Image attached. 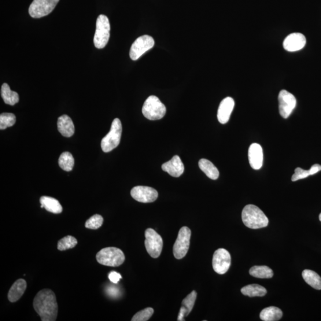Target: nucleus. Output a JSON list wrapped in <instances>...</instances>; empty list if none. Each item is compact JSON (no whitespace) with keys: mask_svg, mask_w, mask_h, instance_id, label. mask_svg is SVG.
Wrapping results in <instances>:
<instances>
[{"mask_svg":"<svg viewBox=\"0 0 321 321\" xmlns=\"http://www.w3.org/2000/svg\"><path fill=\"white\" fill-rule=\"evenodd\" d=\"M34 308L42 321L56 320L58 304L55 293L50 289L40 290L34 298Z\"/></svg>","mask_w":321,"mask_h":321,"instance_id":"f257e3e1","label":"nucleus"},{"mask_svg":"<svg viewBox=\"0 0 321 321\" xmlns=\"http://www.w3.org/2000/svg\"><path fill=\"white\" fill-rule=\"evenodd\" d=\"M242 219L245 226L252 229L266 227L269 223L268 218L263 211L254 205H248L243 208Z\"/></svg>","mask_w":321,"mask_h":321,"instance_id":"f03ea898","label":"nucleus"},{"mask_svg":"<svg viewBox=\"0 0 321 321\" xmlns=\"http://www.w3.org/2000/svg\"><path fill=\"white\" fill-rule=\"evenodd\" d=\"M99 264L105 266L119 267L125 261L124 254L121 249L115 247H109L101 249L96 255Z\"/></svg>","mask_w":321,"mask_h":321,"instance_id":"7ed1b4c3","label":"nucleus"},{"mask_svg":"<svg viewBox=\"0 0 321 321\" xmlns=\"http://www.w3.org/2000/svg\"><path fill=\"white\" fill-rule=\"evenodd\" d=\"M142 113L148 120H160L165 115L166 107L156 96L151 95L144 102Z\"/></svg>","mask_w":321,"mask_h":321,"instance_id":"20e7f679","label":"nucleus"},{"mask_svg":"<svg viewBox=\"0 0 321 321\" xmlns=\"http://www.w3.org/2000/svg\"><path fill=\"white\" fill-rule=\"evenodd\" d=\"M121 134H122V125L120 119H114L113 121L110 131L101 141V148L104 153H109L119 146Z\"/></svg>","mask_w":321,"mask_h":321,"instance_id":"39448f33","label":"nucleus"},{"mask_svg":"<svg viewBox=\"0 0 321 321\" xmlns=\"http://www.w3.org/2000/svg\"><path fill=\"white\" fill-rule=\"evenodd\" d=\"M110 36V24L109 18L104 14L99 15L96 24L94 38V46L98 49L104 48L108 43Z\"/></svg>","mask_w":321,"mask_h":321,"instance_id":"423d86ee","label":"nucleus"},{"mask_svg":"<svg viewBox=\"0 0 321 321\" xmlns=\"http://www.w3.org/2000/svg\"><path fill=\"white\" fill-rule=\"evenodd\" d=\"M190 237L191 231L189 228L183 227L180 228L173 246V254L176 259H182L186 255L189 249Z\"/></svg>","mask_w":321,"mask_h":321,"instance_id":"0eeeda50","label":"nucleus"},{"mask_svg":"<svg viewBox=\"0 0 321 321\" xmlns=\"http://www.w3.org/2000/svg\"><path fill=\"white\" fill-rule=\"evenodd\" d=\"M145 236V245L147 253L153 258L159 257L163 247L161 236L152 228H147Z\"/></svg>","mask_w":321,"mask_h":321,"instance_id":"6e6552de","label":"nucleus"},{"mask_svg":"<svg viewBox=\"0 0 321 321\" xmlns=\"http://www.w3.org/2000/svg\"><path fill=\"white\" fill-rule=\"evenodd\" d=\"M60 0H34L29 8V13L33 18H41L53 12Z\"/></svg>","mask_w":321,"mask_h":321,"instance_id":"1a4fd4ad","label":"nucleus"},{"mask_svg":"<svg viewBox=\"0 0 321 321\" xmlns=\"http://www.w3.org/2000/svg\"><path fill=\"white\" fill-rule=\"evenodd\" d=\"M155 41L152 36L143 35L139 37L133 43L130 50V57L132 60H137L154 46Z\"/></svg>","mask_w":321,"mask_h":321,"instance_id":"9d476101","label":"nucleus"},{"mask_svg":"<svg viewBox=\"0 0 321 321\" xmlns=\"http://www.w3.org/2000/svg\"><path fill=\"white\" fill-rule=\"evenodd\" d=\"M231 265V255L226 249L220 248L213 253L212 267L217 274H226Z\"/></svg>","mask_w":321,"mask_h":321,"instance_id":"9b49d317","label":"nucleus"},{"mask_svg":"<svg viewBox=\"0 0 321 321\" xmlns=\"http://www.w3.org/2000/svg\"><path fill=\"white\" fill-rule=\"evenodd\" d=\"M279 112L284 119H287L296 105L294 96L286 90L280 91L279 95Z\"/></svg>","mask_w":321,"mask_h":321,"instance_id":"f8f14e48","label":"nucleus"},{"mask_svg":"<svg viewBox=\"0 0 321 321\" xmlns=\"http://www.w3.org/2000/svg\"><path fill=\"white\" fill-rule=\"evenodd\" d=\"M131 196L135 200L142 203H151L156 201L158 197V191L154 188L138 186L133 188Z\"/></svg>","mask_w":321,"mask_h":321,"instance_id":"ddd939ff","label":"nucleus"},{"mask_svg":"<svg viewBox=\"0 0 321 321\" xmlns=\"http://www.w3.org/2000/svg\"><path fill=\"white\" fill-rule=\"evenodd\" d=\"M306 43V39L303 34L293 33L286 37L283 42V47L287 51L294 52L303 49Z\"/></svg>","mask_w":321,"mask_h":321,"instance_id":"4468645a","label":"nucleus"},{"mask_svg":"<svg viewBox=\"0 0 321 321\" xmlns=\"http://www.w3.org/2000/svg\"><path fill=\"white\" fill-rule=\"evenodd\" d=\"M248 158L250 167L254 169H260L263 164V151L260 144L254 143L251 145L248 151Z\"/></svg>","mask_w":321,"mask_h":321,"instance_id":"2eb2a0df","label":"nucleus"},{"mask_svg":"<svg viewBox=\"0 0 321 321\" xmlns=\"http://www.w3.org/2000/svg\"><path fill=\"white\" fill-rule=\"evenodd\" d=\"M234 106V101L231 97L224 98L221 102L217 113L218 120L220 123L226 124L228 122Z\"/></svg>","mask_w":321,"mask_h":321,"instance_id":"dca6fc26","label":"nucleus"},{"mask_svg":"<svg viewBox=\"0 0 321 321\" xmlns=\"http://www.w3.org/2000/svg\"><path fill=\"white\" fill-rule=\"evenodd\" d=\"M162 169L175 178H179L184 171V164L178 156H175L171 160L162 165Z\"/></svg>","mask_w":321,"mask_h":321,"instance_id":"f3484780","label":"nucleus"},{"mask_svg":"<svg viewBox=\"0 0 321 321\" xmlns=\"http://www.w3.org/2000/svg\"><path fill=\"white\" fill-rule=\"evenodd\" d=\"M58 130L65 137H71L75 133V125L71 118L68 115H62L58 118Z\"/></svg>","mask_w":321,"mask_h":321,"instance_id":"a211bd4d","label":"nucleus"},{"mask_svg":"<svg viewBox=\"0 0 321 321\" xmlns=\"http://www.w3.org/2000/svg\"><path fill=\"white\" fill-rule=\"evenodd\" d=\"M27 288V283L24 279H18L14 283L8 293V298L10 302H16L23 296Z\"/></svg>","mask_w":321,"mask_h":321,"instance_id":"6ab92c4d","label":"nucleus"},{"mask_svg":"<svg viewBox=\"0 0 321 321\" xmlns=\"http://www.w3.org/2000/svg\"><path fill=\"white\" fill-rule=\"evenodd\" d=\"M40 207L45 208L47 211L56 214L62 211V206L56 199L44 196L40 198Z\"/></svg>","mask_w":321,"mask_h":321,"instance_id":"aec40b11","label":"nucleus"},{"mask_svg":"<svg viewBox=\"0 0 321 321\" xmlns=\"http://www.w3.org/2000/svg\"><path fill=\"white\" fill-rule=\"evenodd\" d=\"M199 167L206 176L212 180H217L219 177V169L212 162L206 159H201L199 161Z\"/></svg>","mask_w":321,"mask_h":321,"instance_id":"412c9836","label":"nucleus"},{"mask_svg":"<svg viewBox=\"0 0 321 321\" xmlns=\"http://www.w3.org/2000/svg\"><path fill=\"white\" fill-rule=\"evenodd\" d=\"M282 310L275 306L265 308L260 313V318L264 321H276L282 318Z\"/></svg>","mask_w":321,"mask_h":321,"instance_id":"4be33fe9","label":"nucleus"},{"mask_svg":"<svg viewBox=\"0 0 321 321\" xmlns=\"http://www.w3.org/2000/svg\"><path fill=\"white\" fill-rule=\"evenodd\" d=\"M2 97L6 104L14 105L19 101V97L17 92L11 91L7 83H4L1 90Z\"/></svg>","mask_w":321,"mask_h":321,"instance_id":"5701e85b","label":"nucleus"},{"mask_svg":"<svg viewBox=\"0 0 321 321\" xmlns=\"http://www.w3.org/2000/svg\"><path fill=\"white\" fill-rule=\"evenodd\" d=\"M302 276L305 282L313 289L321 290V278L316 272L309 269H305L302 272Z\"/></svg>","mask_w":321,"mask_h":321,"instance_id":"b1692460","label":"nucleus"},{"mask_svg":"<svg viewBox=\"0 0 321 321\" xmlns=\"http://www.w3.org/2000/svg\"><path fill=\"white\" fill-rule=\"evenodd\" d=\"M241 292L245 296L250 297H263L266 295L267 291L264 287L259 285H249L243 287Z\"/></svg>","mask_w":321,"mask_h":321,"instance_id":"393cba45","label":"nucleus"},{"mask_svg":"<svg viewBox=\"0 0 321 321\" xmlns=\"http://www.w3.org/2000/svg\"><path fill=\"white\" fill-rule=\"evenodd\" d=\"M249 274L258 279H271L274 275L272 269L267 266H254L250 269Z\"/></svg>","mask_w":321,"mask_h":321,"instance_id":"a878e982","label":"nucleus"},{"mask_svg":"<svg viewBox=\"0 0 321 321\" xmlns=\"http://www.w3.org/2000/svg\"><path fill=\"white\" fill-rule=\"evenodd\" d=\"M58 164L63 170L71 172L75 165V160L71 153L65 152L59 158Z\"/></svg>","mask_w":321,"mask_h":321,"instance_id":"bb28decb","label":"nucleus"},{"mask_svg":"<svg viewBox=\"0 0 321 321\" xmlns=\"http://www.w3.org/2000/svg\"><path fill=\"white\" fill-rule=\"evenodd\" d=\"M77 244V241L72 236H66L58 242L57 249L60 251H64L75 248Z\"/></svg>","mask_w":321,"mask_h":321,"instance_id":"cd10ccee","label":"nucleus"},{"mask_svg":"<svg viewBox=\"0 0 321 321\" xmlns=\"http://www.w3.org/2000/svg\"><path fill=\"white\" fill-rule=\"evenodd\" d=\"M16 118L12 113H2L0 115V129L5 130L7 127L13 126L15 124Z\"/></svg>","mask_w":321,"mask_h":321,"instance_id":"c85d7f7f","label":"nucleus"},{"mask_svg":"<svg viewBox=\"0 0 321 321\" xmlns=\"http://www.w3.org/2000/svg\"><path fill=\"white\" fill-rule=\"evenodd\" d=\"M103 222V217L99 214H95L86 221L85 227L88 229L97 230L102 226Z\"/></svg>","mask_w":321,"mask_h":321,"instance_id":"c756f323","label":"nucleus"},{"mask_svg":"<svg viewBox=\"0 0 321 321\" xmlns=\"http://www.w3.org/2000/svg\"><path fill=\"white\" fill-rule=\"evenodd\" d=\"M197 297V293L195 290L191 291V293L187 295L185 298H184L182 301V306L187 311V316L189 315V313L192 310L195 301H196Z\"/></svg>","mask_w":321,"mask_h":321,"instance_id":"7c9ffc66","label":"nucleus"},{"mask_svg":"<svg viewBox=\"0 0 321 321\" xmlns=\"http://www.w3.org/2000/svg\"><path fill=\"white\" fill-rule=\"evenodd\" d=\"M154 309L151 308H147L142 311L136 313L133 316L132 321H146L148 320L151 317L153 316L154 313Z\"/></svg>","mask_w":321,"mask_h":321,"instance_id":"2f4dec72","label":"nucleus"},{"mask_svg":"<svg viewBox=\"0 0 321 321\" xmlns=\"http://www.w3.org/2000/svg\"><path fill=\"white\" fill-rule=\"evenodd\" d=\"M309 176H311V175H310L309 169V170H305L304 169L298 167L295 169V173L292 178H291V181H292V182H296V181L298 180L308 178Z\"/></svg>","mask_w":321,"mask_h":321,"instance_id":"473e14b6","label":"nucleus"},{"mask_svg":"<svg viewBox=\"0 0 321 321\" xmlns=\"http://www.w3.org/2000/svg\"><path fill=\"white\" fill-rule=\"evenodd\" d=\"M109 279L110 281L114 284H117L119 282L120 280L122 279V276L116 271H112L109 273Z\"/></svg>","mask_w":321,"mask_h":321,"instance_id":"72a5a7b5","label":"nucleus"},{"mask_svg":"<svg viewBox=\"0 0 321 321\" xmlns=\"http://www.w3.org/2000/svg\"><path fill=\"white\" fill-rule=\"evenodd\" d=\"M185 316H187V311H186V309L184 308L183 306H182V307H181L180 310V312H179L178 318V321L185 320V319H184V317Z\"/></svg>","mask_w":321,"mask_h":321,"instance_id":"f704fd0d","label":"nucleus"},{"mask_svg":"<svg viewBox=\"0 0 321 321\" xmlns=\"http://www.w3.org/2000/svg\"><path fill=\"white\" fill-rule=\"evenodd\" d=\"M321 170V165L319 164L313 165L309 169L310 175H313Z\"/></svg>","mask_w":321,"mask_h":321,"instance_id":"c9c22d12","label":"nucleus"},{"mask_svg":"<svg viewBox=\"0 0 321 321\" xmlns=\"http://www.w3.org/2000/svg\"><path fill=\"white\" fill-rule=\"evenodd\" d=\"M319 220H320V221L321 222V213H320V215H319Z\"/></svg>","mask_w":321,"mask_h":321,"instance_id":"e433bc0d","label":"nucleus"}]
</instances>
